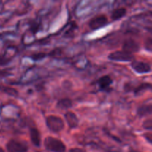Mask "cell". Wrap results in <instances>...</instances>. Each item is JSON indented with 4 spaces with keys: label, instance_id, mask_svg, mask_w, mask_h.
<instances>
[{
    "label": "cell",
    "instance_id": "6da1fadb",
    "mask_svg": "<svg viewBox=\"0 0 152 152\" xmlns=\"http://www.w3.org/2000/svg\"><path fill=\"white\" fill-rule=\"evenodd\" d=\"M44 145L48 151L52 152H65L66 150V146L62 140L52 137L45 139Z\"/></svg>",
    "mask_w": 152,
    "mask_h": 152
},
{
    "label": "cell",
    "instance_id": "7a4b0ae2",
    "mask_svg": "<svg viewBox=\"0 0 152 152\" xmlns=\"http://www.w3.org/2000/svg\"><path fill=\"white\" fill-rule=\"evenodd\" d=\"M46 125L50 131L54 133H59L64 129V122L59 117L50 115L46 118Z\"/></svg>",
    "mask_w": 152,
    "mask_h": 152
},
{
    "label": "cell",
    "instance_id": "3957f363",
    "mask_svg": "<svg viewBox=\"0 0 152 152\" xmlns=\"http://www.w3.org/2000/svg\"><path fill=\"white\" fill-rule=\"evenodd\" d=\"M6 148L7 152H27L28 145L24 140L12 139L7 142Z\"/></svg>",
    "mask_w": 152,
    "mask_h": 152
},
{
    "label": "cell",
    "instance_id": "277c9868",
    "mask_svg": "<svg viewBox=\"0 0 152 152\" xmlns=\"http://www.w3.org/2000/svg\"><path fill=\"white\" fill-rule=\"evenodd\" d=\"M108 59L117 62H130L134 59V55L124 52L123 50H117L108 55Z\"/></svg>",
    "mask_w": 152,
    "mask_h": 152
},
{
    "label": "cell",
    "instance_id": "5b68a950",
    "mask_svg": "<svg viewBox=\"0 0 152 152\" xmlns=\"http://www.w3.org/2000/svg\"><path fill=\"white\" fill-rule=\"evenodd\" d=\"M108 22V18L105 15H99L91 19L89 22V27L91 30H96L105 26Z\"/></svg>",
    "mask_w": 152,
    "mask_h": 152
},
{
    "label": "cell",
    "instance_id": "8992f818",
    "mask_svg": "<svg viewBox=\"0 0 152 152\" xmlns=\"http://www.w3.org/2000/svg\"><path fill=\"white\" fill-rule=\"evenodd\" d=\"M140 45L136 41L133 39H128L124 42L123 45V50L124 52L133 55L140 50Z\"/></svg>",
    "mask_w": 152,
    "mask_h": 152
},
{
    "label": "cell",
    "instance_id": "52a82bcc",
    "mask_svg": "<svg viewBox=\"0 0 152 152\" xmlns=\"http://www.w3.org/2000/svg\"><path fill=\"white\" fill-rule=\"evenodd\" d=\"M132 68L138 74H146L151 71V66L149 64L142 61H133Z\"/></svg>",
    "mask_w": 152,
    "mask_h": 152
},
{
    "label": "cell",
    "instance_id": "ba28073f",
    "mask_svg": "<svg viewBox=\"0 0 152 152\" xmlns=\"http://www.w3.org/2000/svg\"><path fill=\"white\" fill-rule=\"evenodd\" d=\"M65 119L68 123V126L71 129H75L79 125V119L74 113L71 111H68L65 114Z\"/></svg>",
    "mask_w": 152,
    "mask_h": 152
},
{
    "label": "cell",
    "instance_id": "9c48e42d",
    "mask_svg": "<svg viewBox=\"0 0 152 152\" xmlns=\"http://www.w3.org/2000/svg\"><path fill=\"white\" fill-rule=\"evenodd\" d=\"M30 137L32 143L35 146L39 147L41 145V137H40V133L38 129L36 128H31L30 129Z\"/></svg>",
    "mask_w": 152,
    "mask_h": 152
},
{
    "label": "cell",
    "instance_id": "30bf717a",
    "mask_svg": "<svg viewBox=\"0 0 152 152\" xmlns=\"http://www.w3.org/2000/svg\"><path fill=\"white\" fill-rule=\"evenodd\" d=\"M113 80L111 79V77H110L109 76L105 75L103 77H101L100 79H99V80L97 81V84L99 88H100V90L105 91L107 89L109 88L110 86L112 84Z\"/></svg>",
    "mask_w": 152,
    "mask_h": 152
},
{
    "label": "cell",
    "instance_id": "8fae6325",
    "mask_svg": "<svg viewBox=\"0 0 152 152\" xmlns=\"http://www.w3.org/2000/svg\"><path fill=\"white\" fill-rule=\"evenodd\" d=\"M127 10L125 7H119V8L115 9L111 13V19L114 21L120 20L123 17L126 16Z\"/></svg>",
    "mask_w": 152,
    "mask_h": 152
},
{
    "label": "cell",
    "instance_id": "7c38bea8",
    "mask_svg": "<svg viewBox=\"0 0 152 152\" xmlns=\"http://www.w3.org/2000/svg\"><path fill=\"white\" fill-rule=\"evenodd\" d=\"M151 112H152V107L151 104L141 105V106H140L137 109V114L138 116L140 117L150 115V114H151Z\"/></svg>",
    "mask_w": 152,
    "mask_h": 152
},
{
    "label": "cell",
    "instance_id": "4fadbf2b",
    "mask_svg": "<svg viewBox=\"0 0 152 152\" xmlns=\"http://www.w3.org/2000/svg\"><path fill=\"white\" fill-rule=\"evenodd\" d=\"M71 106H72V101L70 99H68V98L61 99L60 100L58 101L57 104H56V108L62 110L68 109Z\"/></svg>",
    "mask_w": 152,
    "mask_h": 152
},
{
    "label": "cell",
    "instance_id": "5bb4252c",
    "mask_svg": "<svg viewBox=\"0 0 152 152\" xmlns=\"http://www.w3.org/2000/svg\"><path fill=\"white\" fill-rule=\"evenodd\" d=\"M148 88H151V85L148 84V83H142V84H141L140 86L135 88L134 92L136 94H139L142 93V91L147 90Z\"/></svg>",
    "mask_w": 152,
    "mask_h": 152
},
{
    "label": "cell",
    "instance_id": "9a60e30c",
    "mask_svg": "<svg viewBox=\"0 0 152 152\" xmlns=\"http://www.w3.org/2000/svg\"><path fill=\"white\" fill-rule=\"evenodd\" d=\"M142 127L144 128L146 130L151 131L152 129V121L151 119H148V120H145V121L142 123Z\"/></svg>",
    "mask_w": 152,
    "mask_h": 152
},
{
    "label": "cell",
    "instance_id": "2e32d148",
    "mask_svg": "<svg viewBox=\"0 0 152 152\" xmlns=\"http://www.w3.org/2000/svg\"><path fill=\"white\" fill-rule=\"evenodd\" d=\"M45 53H34L31 56V58H32L34 60H39V59H42L44 57H45Z\"/></svg>",
    "mask_w": 152,
    "mask_h": 152
},
{
    "label": "cell",
    "instance_id": "e0dca14e",
    "mask_svg": "<svg viewBox=\"0 0 152 152\" xmlns=\"http://www.w3.org/2000/svg\"><path fill=\"white\" fill-rule=\"evenodd\" d=\"M145 48H146L147 50H149V51H151V38L148 39L146 41V42H145Z\"/></svg>",
    "mask_w": 152,
    "mask_h": 152
},
{
    "label": "cell",
    "instance_id": "ac0fdd59",
    "mask_svg": "<svg viewBox=\"0 0 152 152\" xmlns=\"http://www.w3.org/2000/svg\"><path fill=\"white\" fill-rule=\"evenodd\" d=\"M144 137H145V139L147 140L148 141V142H150V143H151L152 140H151V133H147V134H144Z\"/></svg>",
    "mask_w": 152,
    "mask_h": 152
},
{
    "label": "cell",
    "instance_id": "d6986e66",
    "mask_svg": "<svg viewBox=\"0 0 152 152\" xmlns=\"http://www.w3.org/2000/svg\"><path fill=\"white\" fill-rule=\"evenodd\" d=\"M69 152H87L86 151H85L84 149H82V148H71Z\"/></svg>",
    "mask_w": 152,
    "mask_h": 152
},
{
    "label": "cell",
    "instance_id": "ffe728a7",
    "mask_svg": "<svg viewBox=\"0 0 152 152\" xmlns=\"http://www.w3.org/2000/svg\"><path fill=\"white\" fill-rule=\"evenodd\" d=\"M0 152H4V150H3V148H1V147H0Z\"/></svg>",
    "mask_w": 152,
    "mask_h": 152
},
{
    "label": "cell",
    "instance_id": "44dd1931",
    "mask_svg": "<svg viewBox=\"0 0 152 152\" xmlns=\"http://www.w3.org/2000/svg\"><path fill=\"white\" fill-rule=\"evenodd\" d=\"M131 152H139V151H132Z\"/></svg>",
    "mask_w": 152,
    "mask_h": 152
}]
</instances>
